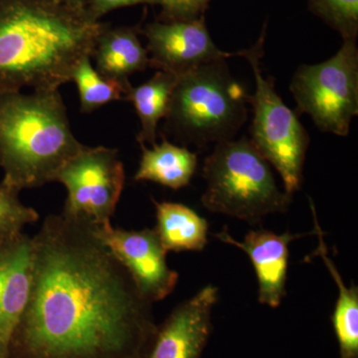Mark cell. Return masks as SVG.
Here are the masks:
<instances>
[{
  "label": "cell",
  "mask_w": 358,
  "mask_h": 358,
  "mask_svg": "<svg viewBox=\"0 0 358 358\" xmlns=\"http://www.w3.org/2000/svg\"><path fill=\"white\" fill-rule=\"evenodd\" d=\"M29 298L9 358H143L157 324L93 224L49 215L32 237Z\"/></svg>",
  "instance_id": "6da1fadb"
},
{
  "label": "cell",
  "mask_w": 358,
  "mask_h": 358,
  "mask_svg": "<svg viewBox=\"0 0 358 358\" xmlns=\"http://www.w3.org/2000/svg\"><path fill=\"white\" fill-rule=\"evenodd\" d=\"M102 31L83 9L57 0H0V93L59 90Z\"/></svg>",
  "instance_id": "7a4b0ae2"
},
{
  "label": "cell",
  "mask_w": 358,
  "mask_h": 358,
  "mask_svg": "<svg viewBox=\"0 0 358 358\" xmlns=\"http://www.w3.org/2000/svg\"><path fill=\"white\" fill-rule=\"evenodd\" d=\"M84 148L71 131L59 90L0 93L2 185L20 192L54 182Z\"/></svg>",
  "instance_id": "3957f363"
},
{
  "label": "cell",
  "mask_w": 358,
  "mask_h": 358,
  "mask_svg": "<svg viewBox=\"0 0 358 358\" xmlns=\"http://www.w3.org/2000/svg\"><path fill=\"white\" fill-rule=\"evenodd\" d=\"M249 96L225 59L207 63L178 76L164 117L166 129L200 148L233 140L246 122Z\"/></svg>",
  "instance_id": "277c9868"
},
{
  "label": "cell",
  "mask_w": 358,
  "mask_h": 358,
  "mask_svg": "<svg viewBox=\"0 0 358 358\" xmlns=\"http://www.w3.org/2000/svg\"><path fill=\"white\" fill-rule=\"evenodd\" d=\"M207 210L258 222L288 210L291 195L278 187L268 162L246 138L216 143L202 169Z\"/></svg>",
  "instance_id": "5b68a950"
},
{
  "label": "cell",
  "mask_w": 358,
  "mask_h": 358,
  "mask_svg": "<svg viewBox=\"0 0 358 358\" xmlns=\"http://www.w3.org/2000/svg\"><path fill=\"white\" fill-rule=\"evenodd\" d=\"M265 35L264 28L255 45L238 52V55L247 59L255 78V93L249 96L254 112L250 141L277 169L284 181L285 192L292 196L301 189L310 138L296 115L285 105L275 91L274 79L264 77L261 59Z\"/></svg>",
  "instance_id": "8992f818"
},
{
  "label": "cell",
  "mask_w": 358,
  "mask_h": 358,
  "mask_svg": "<svg viewBox=\"0 0 358 358\" xmlns=\"http://www.w3.org/2000/svg\"><path fill=\"white\" fill-rule=\"evenodd\" d=\"M299 112L322 131L346 136L358 114L357 40H343L338 53L315 65H301L291 87Z\"/></svg>",
  "instance_id": "52a82bcc"
},
{
  "label": "cell",
  "mask_w": 358,
  "mask_h": 358,
  "mask_svg": "<svg viewBox=\"0 0 358 358\" xmlns=\"http://www.w3.org/2000/svg\"><path fill=\"white\" fill-rule=\"evenodd\" d=\"M56 181L68 192L62 214L106 225L110 223L124 189V164L114 148L85 145L60 169Z\"/></svg>",
  "instance_id": "ba28073f"
},
{
  "label": "cell",
  "mask_w": 358,
  "mask_h": 358,
  "mask_svg": "<svg viewBox=\"0 0 358 358\" xmlns=\"http://www.w3.org/2000/svg\"><path fill=\"white\" fill-rule=\"evenodd\" d=\"M94 232L128 271L136 289L148 303L164 300L173 293L178 274L166 262V249L155 229L141 231L94 225Z\"/></svg>",
  "instance_id": "9c48e42d"
},
{
  "label": "cell",
  "mask_w": 358,
  "mask_h": 358,
  "mask_svg": "<svg viewBox=\"0 0 358 358\" xmlns=\"http://www.w3.org/2000/svg\"><path fill=\"white\" fill-rule=\"evenodd\" d=\"M145 35L150 66L176 76L207 63L238 55L216 46L203 18L152 23L145 28Z\"/></svg>",
  "instance_id": "30bf717a"
},
{
  "label": "cell",
  "mask_w": 358,
  "mask_h": 358,
  "mask_svg": "<svg viewBox=\"0 0 358 358\" xmlns=\"http://www.w3.org/2000/svg\"><path fill=\"white\" fill-rule=\"evenodd\" d=\"M218 301V289H200L174 308L157 326L143 358H202L212 331V310Z\"/></svg>",
  "instance_id": "8fae6325"
},
{
  "label": "cell",
  "mask_w": 358,
  "mask_h": 358,
  "mask_svg": "<svg viewBox=\"0 0 358 358\" xmlns=\"http://www.w3.org/2000/svg\"><path fill=\"white\" fill-rule=\"evenodd\" d=\"M286 232L275 234L268 230L250 231L243 241L231 236L228 228L214 234L224 243L241 249L253 264L258 280V300L263 305L277 308L286 296L287 272L289 264V245L296 238L305 236Z\"/></svg>",
  "instance_id": "7c38bea8"
},
{
  "label": "cell",
  "mask_w": 358,
  "mask_h": 358,
  "mask_svg": "<svg viewBox=\"0 0 358 358\" xmlns=\"http://www.w3.org/2000/svg\"><path fill=\"white\" fill-rule=\"evenodd\" d=\"M33 241L22 234L0 247V358H9L11 341L29 298Z\"/></svg>",
  "instance_id": "4fadbf2b"
},
{
  "label": "cell",
  "mask_w": 358,
  "mask_h": 358,
  "mask_svg": "<svg viewBox=\"0 0 358 358\" xmlns=\"http://www.w3.org/2000/svg\"><path fill=\"white\" fill-rule=\"evenodd\" d=\"M92 57L95 60V69L102 76L120 81H129V76L150 66L147 49L136 33L129 28L102 31Z\"/></svg>",
  "instance_id": "5bb4252c"
},
{
  "label": "cell",
  "mask_w": 358,
  "mask_h": 358,
  "mask_svg": "<svg viewBox=\"0 0 358 358\" xmlns=\"http://www.w3.org/2000/svg\"><path fill=\"white\" fill-rule=\"evenodd\" d=\"M310 203L315 225L313 232L317 235L319 239V246L315 255L322 259L339 292L336 308L331 315V324L339 346V357L358 358V288L355 285H352V288L345 286L338 268L329 258L327 245L324 243V232L317 221L312 199H310Z\"/></svg>",
  "instance_id": "9a60e30c"
},
{
  "label": "cell",
  "mask_w": 358,
  "mask_h": 358,
  "mask_svg": "<svg viewBox=\"0 0 358 358\" xmlns=\"http://www.w3.org/2000/svg\"><path fill=\"white\" fill-rule=\"evenodd\" d=\"M141 148L143 155L134 180L152 181L176 190L189 185L196 171V154L166 140L159 145L155 143L152 148L145 145Z\"/></svg>",
  "instance_id": "2e32d148"
},
{
  "label": "cell",
  "mask_w": 358,
  "mask_h": 358,
  "mask_svg": "<svg viewBox=\"0 0 358 358\" xmlns=\"http://www.w3.org/2000/svg\"><path fill=\"white\" fill-rule=\"evenodd\" d=\"M157 230L166 251H202L207 244L206 219L183 204L154 201Z\"/></svg>",
  "instance_id": "e0dca14e"
},
{
  "label": "cell",
  "mask_w": 358,
  "mask_h": 358,
  "mask_svg": "<svg viewBox=\"0 0 358 358\" xmlns=\"http://www.w3.org/2000/svg\"><path fill=\"white\" fill-rule=\"evenodd\" d=\"M178 78L173 73L157 71L145 83L129 89L126 100L133 103L140 117L138 141L141 145H154L157 141V126L166 117Z\"/></svg>",
  "instance_id": "ac0fdd59"
},
{
  "label": "cell",
  "mask_w": 358,
  "mask_h": 358,
  "mask_svg": "<svg viewBox=\"0 0 358 358\" xmlns=\"http://www.w3.org/2000/svg\"><path fill=\"white\" fill-rule=\"evenodd\" d=\"M77 85L82 113H92L110 102L126 100L131 85L129 81L102 76L87 56L80 61L72 75Z\"/></svg>",
  "instance_id": "d6986e66"
},
{
  "label": "cell",
  "mask_w": 358,
  "mask_h": 358,
  "mask_svg": "<svg viewBox=\"0 0 358 358\" xmlns=\"http://www.w3.org/2000/svg\"><path fill=\"white\" fill-rule=\"evenodd\" d=\"M38 219V212L21 203L17 192L0 183V247L20 237L25 225Z\"/></svg>",
  "instance_id": "ffe728a7"
},
{
  "label": "cell",
  "mask_w": 358,
  "mask_h": 358,
  "mask_svg": "<svg viewBox=\"0 0 358 358\" xmlns=\"http://www.w3.org/2000/svg\"><path fill=\"white\" fill-rule=\"evenodd\" d=\"M313 13L341 33L343 40H357L358 0H308Z\"/></svg>",
  "instance_id": "44dd1931"
},
{
  "label": "cell",
  "mask_w": 358,
  "mask_h": 358,
  "mask_svg": "<svg viewBox=\"0 0 358 358\" xmlns=\"http://www.w3.org/2000/svg\"><path fill=\"white\" fill-rule=\"evenodd\" d=\"M160 3L166 13L176 20H195L199 11L203 10L200 0H162Z\"/></svg>",
  "instance_id": "7402d4cb"
},
{
  "label": "cell",
  "mask_w": 358,
  "mask_h": 358,
  "mask_svg": "<svg viewBox=\"0 0 358 358\" xmlns=\"http://www.w3.org/2000/svg\"><path fill=\"white\" fill-rule=\"evenodd\" d=\"M162 0H90L91 8L88 13L94 20L120 7L133 6L136 3H160Z\"/></svg>",
  "instance_id": "603a6c76"
},
{
  "label": "cell",
  "mask_w": 358,
  "mask_h": 358,
  "mask_svg": "<svg viewBox=\"0 0 358 358\" xmlns=\"http://www.w3.org/2000/svg\"><path fill=\"white\" fill-rule=\"evenodd\" d=\"M57 1L63 2V3L68 4V6L79 7L82 8L81 4L82 0H57Z\"/></svg>",
  "instance_id": "cb8c5ba5"
},
{
  "label": "cell",
  "mask_w": 358,
  "mask_h": 358,
  "mask_svg": "<svg viewBox=\"0 0 358 358\" xmlns=\"http://www.w3.org/2000/svg\"><path fill=\"white\" fill-rule=\"evenodd\" d=\"M209 0H200V2H201L202 6H203V8L205 6H206V4L208 3Z\"/></svg>",
  "instance_id": "d4e9b609"
}]
</instances>
